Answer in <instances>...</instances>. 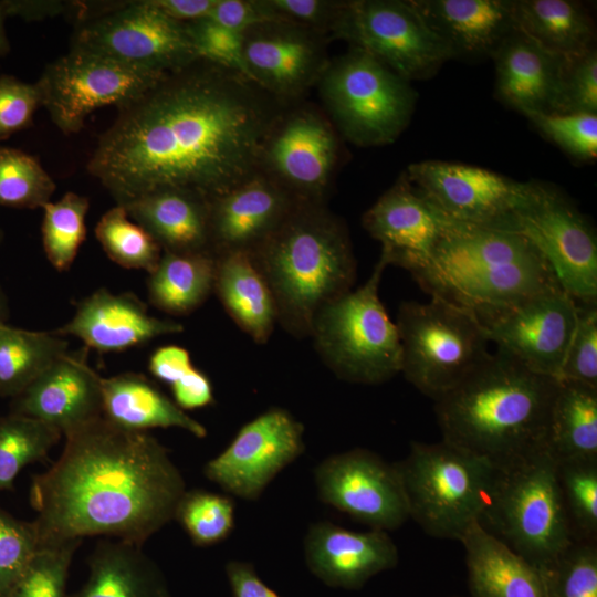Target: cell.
Returning a JSON list of instances; mask_svg holds the SVG:
<instances>
[{
    "label": "cell",
    "mask_w": 597,
    "mask_h": 597,
    "mask_svg": "<svg viewBox=\"0 0 597 597\" xmlns=\"http://www.w3.org/2000/svg\"><path fill=\"white\" fill-rule=\"evenodd\" d=\"M88 208V198L73 191L65 192L57 201H50L42 208L43 250L48 261L60 272L71 268L85 241Z\"/></svg>",
    "instance_id": "obj_39"
},
{
    "label": "cell",
    "mask_w": 597,
    "mask_h": 597,
    "mask_svg": "<svg viewBox=\"0 0 597 597\" xmlns=\"http://www.w3.org/2000/svg\"><path fill=\"white\" fill-rule=\"evenodd\" d=\"M271 20L285 21L317 31L332 40L343 1L261 0Z\"/></svg>",
    "instance_id": "obj_51"
},
{
    "label": "cell",
    "mask_w": 597,
    "mask_h": 597,
    "mask_svg": "<svg viewBox=\"0 0 597 597\" xmlns=\"http://www.w3.org/2000/svg\"><path fill=\"white\" fill-rule=\"evenodd\" d=\"M411 275L430 296L472 312L481 323L562 289L544 255L523 233L458 222L429 262Z\"/></svg>",
    "instance_id": "obj_4"
},
{
    "label": "cell",
    "mask_w": 597,
    "mask_h": 597,
    "mask_svg": "<svg viewBox=\"0 0 597 597\" xmlns=\"http://www.w3.org/2000/svg\"><path fill=\"white\" fill-rule=\"evenodd\" d=\"M339 135L305 100L284 107L263 142L259 172L296 201L325 203L339 163Z\"/></svg>",
    "instance_id": "obj_15"
},
{
    "label": "cell",
    "mask_w": 597,
    "mask_h": 597,
    "mask_svg": "<svg viewBox=\"0 0 597 597\" xmlns=\"http://www.w3.org/2000/svg\"><path fill=\"white\" fill-rule=\"evenodd\" d=\"M214 276L216 256L211 253L163 251L148 276V300L164 313L188 315L213 292Z\"/></svg>",
    "instance_id": "obj_34"
},
{
    "label": "cell",
    "mask_w": 597,
    "mask_h": 597,
    "mask_svg": "<svg viewBox=\"0 0 597 597\" xmlns=\"http://www.w3.org/2000/svg\"><path fill=\"white\" fill-rule=\"evenodd\" d=\"M478 523L541 574L559 557L574 541L547 449L496 468Z\"/></svg>",
    "instance_id": "obj_6"
},
{
    "label": "cell",
    "mask_w": 597,
    "mask_h": 597,
    "mask_svg": "<svg viewBox=\"0 0 597 597\" xmlns=\"http://www.w3.org/2000/svg\"><path fill=\"white\" fill-rule=\"evenodd\" d=\"M213 292L227 314L255 343L265 344L277 324L270 286L249 252L216 256Z\"/></svg>",
    "instance_id": "obj_32"
},
{
    "label": "cell",
    "mask_w": 597,
    "mask_h": 597,
    "mask_svg": "<svg viewBox=\"0 0 597 597\" xmlns=\"http://www.w3.org/2000/svg\"><path fill=\"white\" fill-rule=\"evenodd\" d=\"M40 106L42 100L36 82L27 83L13 75H0V140L30 127Z\"/></svg>",
    "instance_id": "obj_50"
},
{
    "label": "cell",
    "mask_w": 597,
    "mask_h": 597,
    "mask_svg": "<svg viewBox=\"0 0 597 597\" xmlns=\"http://www.w3.org/2000/svg\"><path fill=\"white\" fill-rule=\"evenodd\" d=\"M250 254L274 297L277 324L296 338L310 337L320 310L356 279L348 230L326 203L296 202Z\"/></svg>",
    "instance_id": "obj_5"
},
{
    "label": "cell",
    "mask_w": 597,
    "mask_h": 597,
    "mask_svg": "<svg viewBox=\"0 0 597 597\" xmlns=\"http://www.w3.org/2000/svg\"><path fill=\"white\" fill-rule=\"evenodd\" d=\"M405 175L449 219L515 230L514 216L525 197L526 181L478 166L441 160L413 163Z\"/></svg>",
    "instance_id": "obj_17"
},
{
    "label": "cell",
    "mask_w": 597,
    "mask_h": 597,
    "mask_svg": "<svg viewBox=\"0 0 597 597\" xmlns=\"http://www.w3.org/2000/svg\"><path fill=\"white\" fill-rule=\"evenodd\" d=\"M460 542L472 597H546L541 572L478 522Z\"/></svg>",
    "instance_id": "obj_29"
},
{
    "label": "cell",
    "mask_w": 597,
    "mask_h": 597,
    "mask_svg": "<svg viewBox=\"0 0 597 597\" xmlns=\"http://www.w3.org/2000/svg\"><path fill=\"white\" fill-rule=\"evenodd\" d=\"M318 498L373 530L394 531L409 520L395 463L356 448L327 457L314 469Z\"/></svg>",
    "instance_id": "obj_18"
},
{
    "label": "cell",
    "mask_w": 597,
    "mask_h": 597,
    "mask_svg": "<svg viewBox=\"0 0 597 597\" xmlns=\"http://www.w3.org/2000/svg\"><path fill=\"white\" fill-rule=\"evenodd\" d=\"M542 576L546 597H597V542H573Z\"/></svg>",
    "instance_id": "obj_44"
},
{
    "label": "cell",
    "mask_w": 597,
    "mask_h": 597,
    "mask_svg": "<svg viewBox=\"0 0 597 597\" xmlns=\"http://www.w3.org/2000/svg\"><path fill=\"white\" fill-rule=\"evenodd\" d=\"M234 501L231 496L206 490L187 491L180 498L177 521L196 546L206 547L227 540L234 527Z\"/></svg>",
    "instance_id": "obj_42"
},
{
    "label": "cell",
    "mask_w": 597,
    "mask_h": 597,
    "mask_svg": "<svg viewBox=\"0 0 597 597\" xmlns=\"http://www.w3.org/2000/svg\"><path fill=\"white\" fill-rule=\"evenodd\" d=\"M515 28L546 50L576 56L596 48V28L586 7L573 0H511Z\"/></svg>",
    "instance_id": "obj_33"
},
{
    "label": "cell",
    "mask_w": 597,
    "mask_h": 597,
    "mask_svg": "<svg viewBox=\"0 0 597 597\" xmlns=\"http://www.w3.org/2000/svg\"><path fill=\"white\" fill-rule=\"evenodd\" d=\"M395 467L409 519L432 537L454 541L479 521L496 473L488 460L444 440L411 442Z\"/></svg>",
    "instance_id": "obj_7"
},
{
    "label": "cell",
    "mask_w": 597,
    "mask_h": 597,
    "mask_svg": "<svg viewBox=\"0 0 597 597\" xmlns=\"http://www.w3.org/2000/svg\"><path fill=\"white\" fill-rule=\"evenodd\" d=\"M81 543L69 540L40 545L6 597H67L69 570Z\"/></svg>",
    "instance_id": "obj_43"
},
{
    "label": "cell",
    "mask_w": 597,
    "mask_h": 597,
    "mask_svg": "<svg viewBox=\"0 0 597 597\" xmlns=\"http://www.w3.org/2000/svg\"><path fill=\"white\" fill-rule=\"evenodd\" d=\"M310 572L334 588L359 589L375 575L399 561L398 548L387 532H355L327 521L313 523L304 538Z\"/></svg>",
    "instance_id": "obj_24"
},
{
    "label": "cell",
    "mask_w": 597,
    "mask_h": 597,
    "mask_svg": "<svg viewBox=\"0 0 597 597\" xmlns=\"http://www.w3.org/2000/svg\"><path fill=\"white\" fill-rule=\"evenodd\" d=\"M143 545L103 540L88 558V577L67 597H170L166 577Z\"/></svg>",
    "instance_id": "obj_31"
},
{
    "label": "cell",
    "mask_w": 597,
    "mask_h": 597,
    "mask_svg": "<svg viewBox=\"0 0 597 597\" xmlns=\"http://www.w3.org/2000/svg\"><path fill=\"white\" fill-rule=\"evenodd\" d=\"M0 240H1V232H0Z\"/></svg>",
    "instance_id": "obj_60"
},
{
    "label": "cell",
    "mask_w": 597,
    "mask_h": 597,
    "mask_svg": "<svg viewBox=\"0 0 597 597\" xmlns=\"http://www.w3.org/2000/svg\"><path fill=\"white\" fill-rule=\"evenodd\" d=\"M184 329L179 322L153 316L134 294L101 287L80 301L72 318L54 333L74 336L98 353H116Z\"/></svg>",
    "instance_id": "obj_25"
},
{
    "label": "cell",
    "mask_w": 597,
    "mask_h": 597,
    "mask_svg": "<svg viewBox=\"0 0 597 597\" xmlns=\"http://www.w3.org/2000/svg\"><path fill=\"white\" fill-rule=\"evenodd\" d=\"M396 325L401 373L433 401L485 362L491 344L483 324L470 311L438 296L399 306Z\"/></svg>",
    "instance_id": "obj_10"
},
{
    "label": "cell",
    "mask_w": 597,
    "mask_h": 597,
    "mask_svg": "<svg viewBox=\"0 0 597 597\" xmlns=\"http://www.w3.org/2000/svg\"><path fill=\"white\" fill-rule=\"evenodd\" d=\"M557 113L597 114V50L568 56Z\"/></svg>",
    "instance_id": "obj_49"
},
{
    "label": "cell",
    "mask_w": 597,
    "mask_h": 597,
    "mask_svg": "<svg viewBox=\"0 0 597 597\" xmlns=\"http://www.w3.org/2000/svg\"><path fill=\"white\" fill-rule=\"evenodd\" d=\"M316 86L322 109L338 135L359 147L394 143L416 107L417 94L409 81L352 46L329 59Z\"/></svg>",
    "instance_id": "obj_9"
},
{
    "label": "cell",
    "mask_w": 597,
    "mask_h": 597,
    "mask_svg": "<svg viewBox=\"0 0 597 597\" xmlns=\"http://www.w3.org/2000/svg\"><path fill=\"white\" fill-rule=\"evenodd\" d=\"M296 201L258 172L209 200L210 250L214 256L255 250L286 218Z\"/></svg>",
    "instance_id": "obj_23"
},
{
    "label": "cell",
    "mask_w": 597,
    "mask_h": 597,
    "mask_svg": "<svg viewBox=\"0 0 597 597\" xmlns=\"http://www.w3.org/2000/svg\"><path fill=\"white\" fill-rule=\"evenodd\" d=\"M193 364L189 352L178 345L157 348L149 357L148 369L158 380L171 386L186 375Z\"/></svg>",
    "instance_id": "obj_55"
},
{
    "label": "cell",
    "mask_w": 597,
    "mask_h": 597,
    "mask_svg": "<svg viewBox=\"0 0 597 597\" xmlns=\"http://www.w3.org/2000/svg\"><path fill=\"white\" fill-rule=\"evenodd\" d=\"M164 74L70 49L45 66L36 84L52 123L62 134L73 135L84 128L94 111L126 105Z\"/></svg>",
    "instance_id": "obj_14"
},
{
    "label": "cell",
    "mask_w": 597,
    "mask_h": 597,
    "mask_svg": "<svg viewBox=\"0 0 597 597\" xmlns=\"http://www.w3.org/2000/svg\"><path fill=\"white\" fill-rule=\"evenodd\" d=\"M208 18L240 33L255 24L271 21L261 0H217Z\"/></svg>",
    "instance_id": "obj_52"
},
{
    "label": "cell",
    "mask_w": 597,
    "mask_h": 597,
    "mask_svg": "<svg viewBox=\"0 0 597 597\" xmlns=\"http://www.w3.org/2000/svg\"><path fill=\"white\" fill-rule=\"evenodd\" d=\"M62 436L54 427L24 415L0 416V492L12 490L19 472L45 459Z\"/></svg>",
    "instance_id": "obj_37"
},
{
    "label": "cell",
    "mask_w": 597,
    "mask_h": 597,
    "mask_svg": "<svg viewBox=\"0 0 597 597\" xmlns=\"http://www.w3.org/2000/svg\"><path fill=\"white\" fill-rule=\"evenodd\" d=\"M303 437V425L290 411L271 407L244 423L203 474L226 493L255 501L304 452Z\"/></svg>",
    "instance_id": "obj_16"
},
{
    "label": "cell",
    "mask_w": 597,
    "mask_h": 597,
    "mask_svg": "<svg viewBox=\"0 0 597 597\" xmlns=\"http://www.w3.org/2000/svg\"><path fill=\"white\" fill-rule=\"evenodd\" d=\"M386 266L379 258L362 286L327 303L313 321L314 348L342 380L378 385L401 373L398 328L379 297Z\"/></svg>",
    "instance_id": "obj_8"
},
{
    "label": "cell",
    "mask_w": 597,
    "mask_h": 597,
    "mask_svg": "<svg viewBox=\"0 0 597 597\" xmlns=\"http://www.w3.org/2000/svg\"><path fill=\"white\" fill-rule=\"evenodd\" d=\"M102 376L83 352H66L13 398L12 411L66 436L103 417Z\"/></svg>",
    "instance_id": "obj_22"
},
{
    "label": "cell",
    "mask_w": 597,
    "mask_h": 597,
    "mask_svg": "<svg viewBox=\"0 0 597 597\" xmlns=\"http://www.w3.org/2000/svg\"><path fill=\"white\" fill-rule=\"evenodd\" d=\"M121 206L163 251L211 253L209 200L201 195L182 189H160Z\"/></svg>",
    "instance_id": "obj_28"
},
{
    "label": "cell",
    "mask_w": 597,
    "mask_h": 597,
    "mask_svg": "<svg viewBox=\"0 0 597 597\" xmlns=\"http://www.w3.org/2000/svg\"><path fill=\"white\" fill-rule=\"evenodd\" d=\"M576 320L577 302L556 289L482 324L498 352L535 374L558 379Z\"/></svg>",
    "instance_id": "obj_20"
},
{
    "label": "cell",
    "mask_w": 597,
    "mask_h": 597,
    "mask_svg": "<svg viewBox=\"0 0 597 597\" xmlns=\"http://www.w3.org/2000/svg\"><path fill=\"white\" fill-rule=\"evenodd\" d=\"M562 503L574 542H597V459L556 461Z\"/></svg>",
    "instance_id": "obj_38"
},
{
    "label": "cell",
    "mask_w": 597,
    "mask_h": 597,
    "mask_svg": "<svg viewBox=\"0 0 597 597\" xmlns=\"http://www.w3.org/2000/svg\"><path fill=\"white\" fill-rule=\"evenodd\" d=\"M101 383L103 417L118 427L134 431L179 428L199 439L208 434L201 422L179 408L142 374L102 377Z\"/></svg>",
    "instance_id": "obj_30"
},
{
    "label": "cell",
    "mask_w": 597,
    "mask_h": 597,
    "mask_svg": "<svg viewBox=\"0 0 597 597\" xmlns=\"http://www.w3.org/2000/svg\"><path fill=\"white\" fill-rule=\"evenodd\" d=\"M95 235L106 255L125 269L144 270L149 274L163 254L156 240L133 221L121 205L100 218Z\"/></svg>",
    "instance_id": "obj_40"
},
{
    "label": "cell",
    "mask_w": 597,
    "mask_h": 597,
    "mask_svg": "<svg viewBox=\"0 0 597 597\" xmlns=\"http://www.w3.org/2000/svg\"><path fill=\"white\" fill-rule=\"evenodd\" d=\"M56 185L36 157L0 147V206L36 209L50 202Z\"/></svg>",
    "instance_id": "obj_41"
},
{
    "label": "cell",
    "mask_w": 597,
    "mask_h": 597,
    "mask_svg": "<svg viewBox=\"0 0 597 597\" xmlns=\"http://www.w3.org/2000/svg\"><path fill=\"white\" fill-rule=\"evenodd\" d=\"M66 352L69 343L56 333L0 324V396L14 398Z\"/></svg>",
    "instance_id": "obj_36"
},
{
    "label": "cell",
    "mask_w": 597,
    "mask_h": 597,
    "mask_svg": "<svg viewBox=\"0 0 597 597\" xmlns=\"http://www.w3.org/2000/svg\"><path fill=\"white\" fill-rule=\"evenodd\" d=\"M548 139L578 160L597 156V114L551 113L526 116Z\"/></svg>",
    "instance_id": "obj_45"
},
{
    "label": "cell",
    "mask_w": 597,
    "mask_h": 597,
    "mask_svg": "<svg viewBox=\"0 0 597 597\" xmlns=\"http://www.w3.org/2000/svg\"><path fill=\"white\" fill-rule=\"evenodd\" d=\"M9 315L7 298L0 289V324H4Z\"/></svg>",
    "instance_id": "obj_59"
},
{
    "label": "cell",
    "mask_w": 597,
    "mask_h": 597,
    "mask_svg": "<svg viewBox=\"0 0 597 597\" xmlns=\"http://www.w3.org/2000/svg\"><path fill=\"white\" fill-rule=\"evenodd\" d=\"M169 387L172 400L185 411L205 408L214 401L210 378L195 366Z\"/></svg>",
    "instance_id": "obj_54"
},
{
    "label": "cell",
    "mask_w": 597,
    "mask_h": 597,
    "mask_svg": "<svg viewBox=\"0 0 597 597\" xmlns=\"http://www.w3.org/2000/svg\"><path fill=\"white\" fill-rule=\"evenodd\" d=\"M546 449L555 461L597 459V388L559 380Z\"/></svg>",
    "instance_id": "obj_35"
},
{
    "label": "cell",
    "mask_w": 597,
    "mask_h": 597,
    "mask_svg": "<svg viewBox=\"0 0 597 597\" xmlns=\"http://www.w3.org/2000/svg\"><path fill=\"white\" fill-rule=\"evenodd\" d=\"M4 12L2 10V7L0 4V57L8 54L10 51V42L4 27V20H6Z\"/></svg>",
    "instance_id": "obj_58"
},
{
    "label": "cell",
    "mask_w": 597,
    "mask_h": 597,
    "mask_svg": "<svg viewBox=\"0 0 597 597\" xmlns=\"http://www.w3.org/2000/svg\"><path fill=\"white\" fill-rule=\"evenodd\" d=\"M185 23L198 59L249 77L243 57L242 33L230 30L208 17Z\"/></svg>",
    "instance_id": "obj_48"
},
{
    "label": "cell",
    "mask_w": 597,
    "mask_h": 597,
    "mask_svg": "<svg viewBox=\"0 0 597 597\" xmlns=\"http://www.w3.org/2000/svg\"><path fill=\"white\" fill-rule=\"evenodd\" d=\"M496 96L525 116L557 113L567 57L546 50L516 28L491 56Z\"/></svg>",
    "instance_id": "obj_26"
},
{
    "label": "cell",
    "mask_w": 597,
    "mask_h": 597,
    "mask_svg": "<svg viewBox=\"0 0 597 597\" xmlns=\"http://www.w3.org/2000/svg\"><path fill=\"white\" fill-rule=\"evenodd\" d=\"M70 49L100 54L158 73L198 59L186 23L158 10L151 0L82 1Z\"/></svg>",
    "instance_id": "obj_11"
},
{
    "label": "cell",
    "mask_w": 597,
    "mask_h": 597,
    "mask_svg": "<svg viewBox=\"0 0 597 597\" xmlns=\"http://www.w3.org/2000/svg\"><path fill=\"white\" fill-rule=\"evenodd\" d=\"M455 221L402 174L363 214L365 230L380 242V258L411 274L422 269Z\"/></svg>",
    "instance_id": "obj_21"
},
{
    "label": "cell",
    "mask_w": 597,
    "mask_h": 597,
    "mask_svg": "<svg viewBox=\"0 0 597 597\" xmlns=\"http://www.w3.org/2000/svg\"><path fill=\"white\" fill-rule=\"evenodd\" d=\"M452 59L491 57L515 29L511 0H410Z\"/></svg>",
    "instance_id": "obj_27"
},
{
    "label": "cell",
    "mask_w": 597,
    "mask_h": 597,
    "mask_svg": "<svg viewBox=\"0 0 597 597\" xmlns=\"http://www.w3.org/2000/svg\"><path fill=\"white\" fill-rule=\"evenodd\" d=\"M285 106L248 76L197 59L116 108L86 170L116 205L160 189L211 200L259 172Z\"/></svg>",
    "instance_id": "obj_1"
},
{
    "label": "cell",
    "mask_w": 597,
    "mask_h": 597,
    "mask_svg": "<svg viewBox=\"0 0 597 597\" xmlns=\"http://www.w3.org/2000/svg\"><path fill=\"white\" fill-rule=\"evenodd\" d=\"M169 18L188 22L209 17L217 0H151Z\"/></svg>",
    "instance_id": "obj_57"
},
{
    "label": "cell",
    "mask_w": 597,
    "mask_h": 597,
    "mask_svg": "<svg viewBox=\"0 0 597 597\" xmlns=\"http://www.w3.org/2000/svg\"><path fill=\"white\" fill-rule=\"evenodd\" d=\"M334 39L370 54L409 82L433 76L452 59L410 0L343 1Z\"/></svg>",
    "instance_id": "obj_13"
},
{
    "label": "cell",
    "mask_w": 597,
    "mask_h": 597,
    "mask_svg": "<svg viewBox=\"0 0 597 597\" xmlns=\"http://www.w3.org/2000/svg\"><path fill=\"white\" fill-rule=\"evenodd\" d=\"M514 220L515 230L541 251L561 287L577 303H596L597 238L573 201L553 185L530 180Z\"/></svg>",
    "instance_id": "obj_12"
},
{
    "label": "cell",
    "mask_w": 597,
    "mask_h": 597,
    "mask_svg": "<svg viewBox=\"0 0 597 597\" xmlns=\"http://www.w3.org/2000/svg\"><path fill=\"white\" fill-rule=\"evenodd\" d=\"M0 4L6 17H17L28 22L60 15L75 19L81 10V1L77 0H1Z\"/></svg>",
    "instance_id": "obj_53"
},
{
    "label": "cell",
    "mask_w": 597,
    "mask_h": 597,
    "mask_svg": "<svg viewBox=\"0 0 597 597\" xmlns=\"http://www.w3.org/2000/svg\"><path fill=\"white\" fill-rule=\"evenodd\" d=\"M328 38L294 23L271 20L242 32L249 77L284 105L305 100L328 61Z\"/></svg>",
    "instance_id": "obj_19"
},
{
    "label": "cell",
    "mask_w": 597,
    "mask_h": 597,
    "mask_svg": "<svg viewBox=\"0 0 597 597\" xmlns=\"http://www.w3.org/2000/svg\"><path fill=\"white\" fill-rule=\"evenodd\" d=\"M39 547L33 522L20 521L0 509V597H6Z\"/></svg>",
    "instance_id": "obj_47"
},
{
    "label": "cell",
    "mask_w": 597,
    "mask_h": 597,
    "mask_svg": "<svg viewBox=\"0 0 597 597\" xmlns=\"http://www.w3.org/2000/svg\"><path fill=\"white\" fill-rule=\"evenodd\" d=\"M559 379L535 374L495 352L434 400L442 440L496 468L546 449Z\"/></svg>",
    "instance_id": "obj_3"
},
{
    "label": "cell",
    "mask_w": 597,
    "mask_h": 597,
    "mask_svg": "<svg viewBox=\"0 0 597 597\" xmlns=\"http://www.w3.org/2000/svg\"><path fill=\"white\" fill-rule=\"evenodd\" d=\"M185 492L157 438L101 417L65 436L57 461L33 476L30 504L40 545L87 536L143 545L174 520Z\"/></svg>",
    "instance_id": "obj_2"
},
{
    "label": "cell",
    "mask_w": 597,
    "mask_h": 597,
    "mask_svg": "<svg viewBox=\"0 0 597 597\" xmlns=\"http://www.w3.org/2000/svg\"><path fill=\"white\" fill-rule=\"evenodd\" d=\"M226 575L232 597H281L260 578L254 566L248 562H228Z\"/></svg>",
    "instance_id": "obj_56"
},
{
    "label": "cell",
    "mask_w": 597,
    "mask_h": 597,
    "mask_svg": "<svg viewBox=\"0 0 597 597\" xmlns=\"http://www.w3.org/2000/svg\"><path fill=\"white\" fill-rule=\"evenodd\" d=\"M558 379L597 388V303H577L576 325Z\"/></svg>",
    "instance_id": "obj_46"
}]
</instances>
